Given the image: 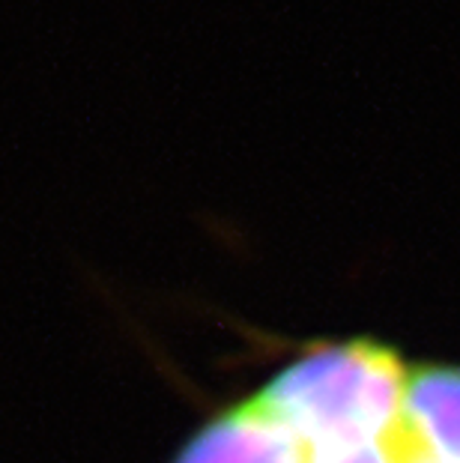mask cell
I'll use <instances>...</instances> for the list:
<instances>
[{"instance_id":"obj_1","label":"cell","mask_w":460,"mask_h":463,"mask_svg":"<svg viewBox=\"0 0 460 463\" xmlns=\"http://www.w3.org/2000/svg\"><path fill=\"white\" fill-rule=\"evenodd\" d=\"M409 373L374 341L317 347L284 368L258 401L311 451L383 442L407 419Z\"/></svg>"},{"instance_id":"obj_2","label":"cell","mask_w":460,"mask_h":463,"mask_svg":"<svg viewBox=\"0 0 460 463\" xmlns=\"http://www.w3.org/2000/svg\"><path fill=\"white\" fill-rule=\"evenodd\" d=\"M174 463H311V449L276 412L251 398L207 421Z\"/></svg>"},{"instance_id":"obj_3","label":"cell","mask_w":460,"mask_h":463,"mask_svg":"<svg viewBox=\"0 0 460 463\" xmlns=\"http://www.w3.org/2000/svg\"><path fill=\"white\" fill-rule=\"evenodd\" d=\"M407 421L430 458L460 463V371L418 368L409 373Z\"/></svg>"},{"instance_id":"obj_4","label":"cell","mask_w":460,"mask_h":463,"mask_svg":"<svg viewBox=\"0 0 460 463\" xmlns=\"http://www.w3.org/2000/svg\"><path fill=\"white\" fill-rule=\"evenodd\" d=\"M422 455V439L404 419L395 433L383 442H361V446L311 451V463H416Z\"/></svg>"},{"instance_id":"obj_5","label":"cell","mask_w":460,"mask_h":463,"mask_svg":"<svg viewBox=\"0 0 460 463\" xmlns=\"http://www.w3.org/2000/svg\"><path fill=\"white\" fill-rule=\"evenodd\" d=\"M416 437H418V433H416ZM416 463H443V460L430 458V455H427V451H425V446H422V455H418V458H416Z\"/></svg>"}]
</instances>
